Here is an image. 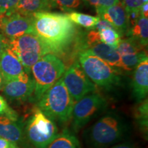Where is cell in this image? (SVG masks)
<instances>
[{
    "instance_id": "obj_1",
    "label": "cell",
    "mask_w": 148,
    "mask_h": 148,
    "mask_svg": "<svg viewBox=\"0 0 148 148\" xmlns=\"http://www.w3.org/2000/svg\"><path fill=\"white\" fill-rule=\"evenodd\" d=\"M35 34L52 54H62L71 45L76 27L67 14L41 12L32 14Z\"/></svg>"
},
{
    "instance_id": "obj_2",
    "label": "cell",
    "mask_w": 148,
    "mask_h": 148,
    "mask_svg": "<svg viewBox=\"0 0 148 148\" xmlns=\"http://www.w3.org/2000/svg\"><path fill=\"white\" fill-rule=\"evenodd\" d=\"M127 120L116 111H108L86 128L82 136L89 148H107L124 139L129 134Z\"/></svg>"
},
{
    "instance_id": "obj_3",
    "label": "cell",
    "mask_w": 148,
    "mask_h": 148,
    "mask_svg": "<svg viewBox=\"0 0 148 148\" xmlns=\"http://www.w3.org/2000/svg\"><path fill=\"white\" fill-rule=\"evenodd\" d=\"M75 102L68 91L62 77L49 88L36 102V106L43 114L60 124L71 119Z\"/></svg>"
},
{
    "instance_id": "obj_4",
    "label": "cell",
    "mask_w": 148,
    "mask_h": 148,
    "mask_svg": "<svg viewBox=\"0 0 148 148\" xmlns=\"http://www.w3.org/2000/svg\"><path fill=\"white\" fill-rule=\"evenodd\" d=\"M65 70L64 62L52 53H47L37 61L31 68L35 86L29 101L37 102L41 96L62 77Z\"/></svg>"
},
{
    "instance_id": "obj_5",
    "label": "cell",
    "mask_w": 148,
    "mask_h": 148,
    "mask_svg": "<svg viewBox=\"0 0 148 148\" xmlns=\"http://www.w3.org/2000/svg\"><path fill=\"white\" fill-rule=\"evenodd\" d=\"M27 141L33 148H47L58 134L56 123L48 118L36 106L23 122Z\"/></svg>"
},
{
    "instance_id": "obj_6",
    "label": "cell",
    "mask_w": 148,
    "mask_h": 148,
    "mask_svg": "<svg viewBox=\"0 0 148 148\" xmlns=\"http://www.w3.org/2000/svg\"><path fill=\"white\" fill-rule=\"evenodd\" d=\"M79 62L88 78L100 87L110 90L121 82L117 69L95 56L82 51L79 53Z\"/></svg>"
},
{
    "instance_id": "obj_7",
    "label": "cell",
    "mask_w": 148,
    "mask_h": 148,
    "mask_svg": "<svg viewBox=\"0 0 148 148\" xmlns=\"http://www.w3.org/2000/svg\"><path fill=\"white\" fill-rule=\"evenodd\" d=\"M8 47L15 53L27 73H30L31 68L37 61L50 53L45 44L35 34H24L9 40Z\"/></svg>"
},
{
    "instance_id": "obj_8",
    "label": "cell",
    "mask_w": 148,
    "mask_h": 148,
    "mask_svg": "<svg viewBox=\"0 0 148 148\" xmlns=\"http://www.w3.org/2000/svg\"><path fill=\"white\" fill-rule=\"evenodd\" d=\"M108 108V101L102 95L91 92L74 104L72 111L71 127L73 132H77L90 121L103 114Z\"/></svg>"
},
{
    "instance_id": "obj_9",
    "label": "cell",
    "mask_w": 148,
    "mask_h": 148,
    "mask_svg": "<svg viewBox=\"0 0 148 148\" xmlns=\"http://www.w3.org/2000/svg\"><path fill=\"white\" fill-rule=\"evenodd\" d=\"M63 82L74 102L95 91L96 85L88 78L78 62H75L64 71Z\"/></svg>"
},
{
    "instance_id": "obj_10",
    "label": "cell",
    "mask_w": 148,
    "mask_h": 148,
    "mask_svg": "<svg viewBox=\"0 0 148 148\" xmlns=\"http://www.w3.org/2000/svg\"><path fill=\"white\" fill-rule=\"evenodd\" d=\"M33 23L32 14L25 15L18 12L5 14L0 24V32L8 40L24 34H35Z\"/></svg>"
},
{
    "instance_id": "obj_11",
    "label": "cell",
    "mask_w": 148,
    "mask_h": 148,
    "mask_svg": "<svg viewBox=\"0 0 148 148\" xmlns=\"http://www.w3.org/2000/svg\"><path fill=\"white\" fill-rule=\"evenodd\" d=\"M34 86V79L30 73H25L18 78L4 82L1 90L11 102L22 103L30 100Z\"/></svg>"
},
{
    "instance_id": "obj_12",
    "label": "cell",
    "mask_w": 148,
    "mask_h": 148,
    "mask_svg": "<svg viewBox=\"0 0 148 148\" xmlns=\"http://www.w3.org/2000/svg\"><path fill=\"white\" fill-rule=\"evenodd\" d=\"M0 137L13 142L21 148H33L27 141L23 122L20 119L14 120L5 115H0Z\"/></svg>"
},
{
    "instance_id": "obj_13",
    "label": "cell",
    "mask_w": 148,
    "mask_h": 148,
    "mask_svg": "<svg viewBox=\"0 0 148 148\" xmlns=\"http://www.w3.org/2000/svg\"><path fill=\"white\" fill-rule=\"evenodd\" d=\"M99 17L105 20L119 34H126L130 28L126 12L121 3L105 8H96Z\"/></svg>"
},
{
    "instance_id": "obj_14",
    "label": "cell",
    "mask_w": 148,
    "mask_h": 148,
    "mask_svg": "<svg viewBox=\"0 0 148 148\" xmlns=\"http://www.w3.org/2000/svg\"><path fill=\"white\" fill-rule=\"evenodd\" d=\"M0 72L4 82L18 78L27 73L17 56L8 45L0 57Z\"/></svg>"
},
{
    "instance_id": "obj_15",
    "label": "cell",
    "mask_w": 148,
    "mask_h": 148,
    "mask_svg": "<svg viewBox=\"0 0 148 148\" xmlns=\"http://www.w3.org/2000/svg\"><path fill=\"white\" fill-rule=\"evenodd\" d=\"M131 87L136 102L147 98L148 93V58L140 62L134 69Z\"/></svg>"
},
{
    "instance_id": "obj_16",
    "label": "cell",
    "mask_w": 148,
    "mask_h": 148,
    "mask_svg": "<svg viewBox=\"0 0 148 148\" xmlns=\"http://www.w3.org/2000/svg\"><path fill=\"white\" fill-rule=\"evenodd\" d=\"M84 51L95 56L115 68H121V56L116 48L101 42H96L88 45Z\"/></svg>"
},
{
    "instance_id": "obj_17",
    "label": "cell",
    "mask_w": 148,
    "mask_h": 148,
    "mask_svg": "<svg viewBox=\"0 0 148 148\" xmlns=\"http://www.w3.org/2000/svg\"><path fill=\"white\" fill-rule=\"evenodd\" d=\"M53 8L51 0H18L14 12L32 15L36 12H48Z\"/></svg>"
},
{
    "instance_id": "obj_18",
    "label": "cell",
    "mask_w": 148,
    "mask_h": 148,
    "mask_svg": "<svg viewBox=\"0 0 148 148\" xmlns=\"http://www.w3.org/2000/svg\"><path fill=\"white\" fill-rule=\"evenodd\" d=\"M126 34L142 47H147L148 43L147 18L140 15L136 23L130 27Z\"/></svg>"
},
{
    "instance_id": "obj_19",
    "label": "cell",
    "mask_w": 148,
    "mask_h": 148,
    "mask_svg": "<svg viewBox=\"0 0 148 148\" xmlns=\"http://www.w3.org/2000/svg\"><path fill=\"white\" fill-rule=\"evenodd\" d=\"M47 148H82L74 132L64 129L57 134Z\"/></svg>"
},
{
    "instance_id": "obj_20",
    "label": "cell",
    "mask_w": 148,
    "mask_h": 148,
    "mask_svg": "<svg viewBox=\"0 0 148 148\" xmlns=\"http://www.w3.org/2000/svg\"><path fill=\"white\" fill-rule=\"evenodd\" d=\"M134 118L140 130L147 137L148 128V103L147 98L138 102V105L134 110Z\"/></svg>"
},
{
    "instance_id": "obj_21",
    "label": "cell",
    "mask_w": 148,
    "mask_h": 148,
    "mask_svg": "<svg viewBox=\"0 0 148 148\" xmlns=\"http://www.w3.org/2000/svg\"><path fill=\"white\" fill-rule=\"evenodd\" d=\"M67 16L73 23L88 29L95 28V25L100 19L99 16H94L77 12H71V13H68Z\"/></svg>"
},
{
    "instance_id": "obj_22",
    "label": "cell",
    "mask_w": 148,
    "mask_h": 148,
    "mask_svg": "<svg viewBox=\"0 0 148 148\" xmlns=\"http://www.w3.org/2000/svg\"><path fill=\"white\" fill-rule=\"evenodd\" d=\"M98 42H103L116 48L120 41L121 35L118 33L112 27H106L100 30H97Z\"/></svg>"
},
{
    "instance_id": "obj_23",
    "label": "cell",
    "mask_w": 148,
    "mask_h": 148,
    "mask_svg": "<svg viewBox=\"0 0 148 148\" xmlns=\"http://www.w3.org/2000/svg\"><path fill=\"white\" fill-rule=\"evenodd\" d=\"M53 8H58L63 11H71L77 8L82 0H51Z\"/></svg>"
},
{
    "instance_id": "obj_24",
    "label": "cell",
    "mask_w": 148,
    "mask_h": 148,
    "mask_svg": "<svg viewBox=\"0 0 148 148\" xmlns=\"http://www.w3.org/2000/svg\"><path fill=\"white\" fill-rule=\"evenodd\" d=\"M0 115H5L14 120L20 119L17 112L9 106L5 99L1 95H0Z\"/></svg>"
},
{
    "instance_id": "obj_25",
    "label": "cell",
    "mask_w": 148,
    "mask_h": 148,
    "mask_svg": "<svg viewBox=\"0 0 148 148\" xmlns=\"http://www.w3.org/2000/svg\"><path fill=\"white\" fill-rule=\"evenodd\" d=\"M18 0H0V13L8 14L14 12Z\"/></svg>"
},
{
    "instance_id": "obj_26",
    "label": "cell",
    "mask_w": 148,
    "mask_h": 148,
    "mask_svg": "<svg viewBox=\"0 0 148 148\" xmlns=\"http://www.w3.org/2000/svg\"><path fill=\"white\" fill-rule=\"evenodd\" d=\"M86 2L96 8L109 7L121 3L119 0H84Z\"/></svg>"
},
{
    "instance_id": "obj_27",
    "label": "cell",
    "mask_w": 148,
    "mask_h": 148,
    "mask_svg": "<svg viewBox=\"0 0 148 148\" xmlns=\"http://www.w3.org/2000/svg\"><path fill=\"white\" fill-rule=\"evenodd\" d=\"M142 0H123L122 5L124 7L125 12L133 10H140L143 4Z\"/></svg>"
},
{
    "instance_id": "obj_28",
    "label": "cell",
    "mask_w": 148,
    "mask_h": 148,
    "mask_svg": "<svg viewBox=\"0 0 148 148\" xmlns=\"http://www.w3.org/2000/svg\"><path fill=\"white\" fill-rule=\"evenodd\" d=\"M0 148H21L16 143L4 138L0 137Z\"/></svg>"
},
{
    "instance_id": "obj_29",
    "label": "cell",
    "mask_w": 148,
    "mask_h": 148,
    "mask_svg": "<svg viewBox=\"0 0 148 148\" xmlns=\"http://www.w3.org/2000/svg\"><path fill=\"white\" fill-rule=\"evenodd\" d=\"M9 40L7 39L0 32V57L2 54L3 51L5 49V47L8 45Z\"/></svg>"
},
{
    "instance_id": "obj_30",
    "label": "cell",
    "mask_w": 148,
    "mask_h": 148,
    "mask_svg": "<svg viewBox=\"0 0 148 148\" xmlns=\"http://www.w3.org/2000/svg\"><path fill=\"white\" fill-rule=\"evenodd\" d=\"M107 148H137V147L131 143H122L115 144Z\"/></svg>"
},
{
    "instance_id": "obj_31",
    "label": "cell",
    "mask_w": 148,
    "mask_h": 148,
    "mask_svg": "<svg viewBox=\"0 0 148 148\" xmlns=\"http://www.w3.org/2000/svg\"><path fill=\"white\" fill-rule=\"evenodd\" d=\"M140 14L142 16H145V17H148V3H144L142 4L141 7L140 8Z\"/></svg>"
},
{
    "instance_id": "obj_32",
    "label": "cell",
    "mask_w": 148,
    "mask_h": 148,
    "mask_svg": "<svg viewBox=\"0 0 148 148\" xmlns=\"http://www.w3.org/2000/svg\"><path fill=\"white\" fill-rule=\"evenodd\" d=\"M3 84H4V80H3L2 75H1V72H0V90L2 89Z\"/></svg>"
},
{
    "instance_id": "obj_33",
    "label": "cell",
    "mask_w": 148,
    "mask_h": 148,
    "mask_svg": "<svg viewBox=\"0 0 148 148\" xmlns=\"http://www.w3.org/2000/svg\"><path fill=\"white\" fill-rule=\"evenodd\" d=\"M4 16H5V14L0 13V24H1V21H2V19H3V18L4 17Z\"/></svg>"
},
{
    "instance_id": "obj_34",
    "label": "cell",
    "mask_w": 148,
    "mask_h": 148,
    "mask_svg": "<svg viewBox=\"0 0 148 148\" xmlns=\"http://www.w3.org/2000/svg\"><path fill=\"white\" fill-rule=\"evenodd\" d=\"M142 1H143V3H147L148 0H142Z\"/></svg>"
},
{
    "instance_id": "obj_35",
    "label": "cell",
    "mask_w": 148,
    "mask_h": 148,
    "mask_svg": "<svg viewBox=\"0 0 148 148\" xmlns=\"http://www.w3.org/2000/svg\"><path fill=\"white\" fill-rule=\"evenodd\" d=\"M119 1H120V2H121V3H123V0H119Z\"/></svg>"
}]
</instances>
